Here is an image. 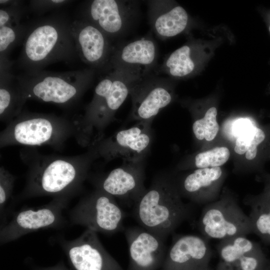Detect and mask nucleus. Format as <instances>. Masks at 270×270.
<instances>
[{"label": "nucleus", "instance_id": "c85d7f7f", "mask_svg": "<svg viewBox=\"0 0 270 270\" xmlns=\"http://www.w3.org/2000/svg\"><path fill=\"white\" fill-rule=\"evenodd\" d=\"M0 27L20 24L26 12L22 1L0 0Z\"/></svg>", "mask_w": 270, "mask_h": 270}, {"label": "nucleus", "instance_id": "72a5a7b5", "mask_svg": "<svg viewBox=\"0 0 270 270\" xmlns=\"http://www.w3.org/2000/svg\"><path fill=\"white\" fill-rule=\"evenodd\" d=\"M217 270H235L228 266L224 264L222 262H220L218 264Z\"/></svg>", "mask_w": 270, "mask_h": 270}, {"label": "nucleus", "instance_id": "f704fd0d", "mask_svg": "<svg viewBox=\"0 0 270 270\" xmlns=\"http://www.w3.org/2000/svg\"><path fill=\"white\" fill-rule=\"evenodd\" d=\"M268 183L267 186L270 187V178H267Z\"/></svg>", "mask_w": 270, "mask_h": 270}, {"label": "nucleus", "instance_id": "e433bc0d", "mask_svg": "<svg viewBox=\"0 0 270 270\" xmlns=\"http://www.w3.org/2000/svg\"><path fill=\"white\" fill-rule=\"evenodd\" d=\"M269 30H270V26L269 27Z\"/></svg>", "mask_w": 270, "mask_h": 270}, {"label": "nucleus", "instance_id": "f03ea898", "mask_svg": "<svg viewBox=\"0 0 270 270\" xmlns=\"http://www.w3.org/2000/svg\"><path fill=\"white\" fill-rule=\"evenodd\" d=\"M102 74L92 100L84 114L75 120V138L82 146H90L102 139L104 129L130 94L132 84L148 73L140 69L118 67L109 68Z\"/></svg>", "mask_w": 270, "mask_h": 270}, {"label": "nucleus", "instance_id": "4468645a", "mask_svg": "<svg viewBox=\"0 0 270 270\" xmlns=\"http://www.w3.org/2000/svg\"><path fill=\"white\" fill-rule=\"evenodd\" d=\"M76 270H124L105 250L97 232L86 229L78 238L62 243Z\"/></svg>", "mask_w": 270, "mask_h": 270}, {"label": "nucleus", "instance_id": "423d86ee", "mask_svg": "<svg viewBox=\"0 0 270 270\" xmlns=\"http://www.w3.org/2000/svg\"><path fill=\"white\" fill-rule=\"evenodd\" d=\"M96 72L89 68L58 72L42 70L16 77L26 100L32 99L68 107L79 101L92 84Z\"/></svg>", "mask_w": 270, "mask_h": 270}, {"label": "nucleus", "instance_id": "20e7f679", "mask_svg": "<svg viewBox=\"0 0 270 270\" xmlns=\"http://www.w3.org/2000/svg\"><path fill=\"white\" fill-rule=\"evenodd\" d=\"M76 134L75 120L54 114L22 111L1 132L0 146L48 145L58 150Z\"/></svg>", "mask_w": 270, "mask_h": 270}, {"label": "nucleus", "instance_id": "f3484780", "mask_svg": "<svg viewBox=\"0 0 270 270\" xmlns=\"http://www.w3.org/2000/svg\"><path fill=\"white\" fill-rule=\"evenodd\" d=\"M158 50L150 36L114 46L109 68H130L140 69L146 73L156 65Z\"/></svg>", "mask_w": 270, "mask_h": 270}, {"label": "nucleus", "instance_id": "a211bd4d", "mask_svg": "<svg viewBox=\"0 0 270 270\" xmlns=\"http://www.w3.org/2000/svg\"><path fill=\"white\" fill-rule=\"evenodd\" d=\"M124 162L110 172L98 188L114 198H130L136 203L146 191L144 170L140 162Z\"/></svg>", "mask_w": 270, "mask_h": 270}, {"label": "nucleus", "instance_id": "4c0bfd02", "mask_svg": "<svg viewBox=\"0 0 270 270\" xmlns=\"http://www.w3.org/2000/svg\"></svg>", "mask_w": 270, "mask_h": 270}, {"label": "nucleus", "instance_id": "f257e3e1", "mask_svg": "<svg viewBox=\"0 0 270 270\" xmlns=\"http://www.w3.org/2000/svg\"><path fill=\"white\" fill-rule=\"evenodd\" d=\"M20 157L28 166L26 186L20 195L22 198L70 196L82 187L96 158L90 148L84 154L62 156L43 154L27 146L20 151Z\"/></svg>", "mask_w": 270, "mask_h": 270}, {"label": "nucleus", "instance_id": "c756f323", "mask_svg": "<svg viewBox=\"0 0 270 270\" xmlns=\"http://www.w3.org/2000/svg\"><path fill=\"white\" fill-rule=\"evenodd\" d=\"M229 266L235 270H270V262L262 249L241 257Z\"/></svg>", "mask_w": 270, "mask_h": 270}, {"label": "nucleus", "instance_id": "473e14b6", "mask_svg": "<svg viewBox=\"0 0 270 270\" xmlns=\"http://www.w3.org/2000/svg\"><path fill=\"white\" fill-rule=\"evenodd\" d=\"M254 126L252 122L246 118L238 120L233 126V132L237 138L242 134Z\"/></svg>", "mask_w": 270, "mask_h": 270}, {"label": "nucleus", "instance_id": "b1692460", "mask_svg": "<svg viewBox=\"0 0 270 270\" xmlns=\"http://www.w3.org/2000/svg\"><path fill=\"white\" fill-rule=\"evenodd\" d=\"M192 50L190 46L184 45L173 52L163 61L160 72L174 78H182L192 74L196 67Z\"/></svg>", "mask_w": 270, "mask_h": 270}, {"label": "nucleus", "instance_id": "0eeeda50", "mask_svg": "<svg viewBox=\"0 0 270 270\" xmlns=\"http://www.w3.org/2000/svg\"><path fill=\"white\" fill-rule=\"evenodd\" d=\"M198 228L206 239L223 240L252 232L249 216L242 211L235 200L222 197L210 203L202 210Z\"/></svg>", "mask_w": 270, "mask_h": 270}, {"label": "nucleus", "instance_id": "2eb2a0df", "mask_svg": "<svg viewBox=\"0 0 270 270\" xmlns=\"http://www.w3.org/2000/svg\"><path fill=\"white\" fill-rule=\"evenodd\" d=\"M212 252L204 238L196 235L180 236L166 254L162 270H205Z\"/></svg>", "mask_w": 270, "mask_h": 270}, {"label": "nucleus", "instance_id": "a878e982", "mask_svg": "<svg viewBox=\"0 0 270 270\" xmlns=\"http://www.w3.org/2000/svg\"><path fill=\"white\" fill-rule=\"evenodd\" d=\"M266 138L264 130L254 126L237 138L234 152L238 154H246V158L248 160H254L257 155L258 146Z\"/></svg>", "mask_w": 270, "mask_h": 270}, {"label": "nucleus", "instance_id": "9d476101", "mask_svg": "<svg viewBox=\"0 0 270 270\" xmlns=\"http://www.w3.org/2000/svg\"><path fill=\"white\" fill-rule=\"evenodd\" d=\"M138 12L136 1L93 0L84 3L79 18L94 24L112 40L128 30Z\"/></svg>", "mask_w": 270, "mask_h": 270}, {"label": "nucleus", "instance_id": "5701e85b", "mask_svg": "<svg viewBox=\"0 0 270 270\" xmlns=\"http://www.w3.org/2000/svg\"><path fill=\"white\" fill-rule=\"evenodd\" d=\"M260 250L262 248L258 244L244 236L222 240L218 246L221 262L229 266H232L241 257Z\"/></svg>", "mask_w": 270, "mask_h": 270}, {"label": "nucleus", "instance_id": "412c9836", "mask_svg": "<svg viewBox=\"0 0 270 270\" xmlns=\"http://www.w3.org/2000/svg\"><path fill=\"white\" fill-rule=\"evenodd\" d=\"M0 70V119L8 124L22 112L26 100L12 69Z\"/></svg>", "mask_w": 270, "mask_h": 270}, {"label": "nucleus", "instance_id": "aec40b11", "mask_svg": "<svg viewBox=\"0 0 270 270\" xmlns=\"http://www.w3.org/2000/svg\"><path fill=\"white\" fill-rule=\"evenodd\" d=\"M222 175L220 167L197 168L183 180L182 191L194 202L212 201Z\"/></svg>", "mask_w": 270, "mask_h": 270}, {"label": "nucleus", "instance_id": "cd10ccee", "mask_svg": "<svg viewBox=\"0 0 270 270\" xmlns=\"http://www.w3.org/2000/svg\"><path fill=\"white\" fill-rule=\"evenodd\" d=\"M230 156V152L226 147H216L198 154L194 158V165L198 168L220 167Z\"/></svg>", "mask_w": 270, "mask_h": 270}, {"label": "nucleus", "instance_id": "bb28decb", "mask_svg": "<svg viewBox=\"0 0 270 270\" xmlns=\"http://www.w3.org/2000/svg\"><path fill=\"white\" fill-rule=\"evenodd\" d=\"M216 115V108L212 107L206 112L202 118L196 120L194 122L192 131L198 140L205 139L207 141H211L215 138L219 130Z\"/></svg>", "mask_w": 270, "mask_h": 270}, {"label": "nucleus", "instance_id": "6e6552de", "mask_svg": "<svg viewBox=\"0 0 270 270\" xmlns=\"http://www.w3.org/2000/svg\"><path fill=\"white\" fill-rule=\"evenodd\" d=\"M124 216L114 198L99 188L82 198L70 212L74 224L97 233L118 232Z\"/></svg>", "mask_w": 270, "mask_h": 270}, {"label": "nucleus", "instance_id": "1a4fd4ad", "mask_svg": "<svg viewBox=\"0 0 270 270\" xmlns=\"http://www.w3.org/2000/svg\"><path fill=\"white\" fill-rule=\"evenodd\" d=\"M152 120H142L128 128L117 132L90 146L96 158L105 162L119 158L124 162L140 163L146 154L151 142Z\"/></svg>", "mask_w": 270, "mask_h": 270}, {"label": "nucleus", "instance_id": "ddd939ff", "mask_svg": "<svg viewBox=\"0 0 270 270\" xmlns=\"http://www.w3.org/2000/svg\"><path fill=\"white\" fill-rule=\"evenodd\" d=\"M71 31L81 60L96 72H103L114 47L112 40L96 26L80 18L72 22Z\"/></svg>", "mask_w": 270, "mask_h": 270}, {"label": "nucleus", "instance_id": "393cba45", "mask_svg": "<svg viewBox=\"0 0 270 270\" xmlns=\"http://www.w3.org/2000/svg\"><path fill=\"white\" fill-rule=\"evenodd\" d=\"M28 27V24H24L0 27V63L9 61L10 51L22 44Z\"/></svg>", "mask_w": 270, "mask_h": 270}, {"label": "nucleus", "instance_id": "c9c22d12", "mask_svg": "<svg viewBox=\"0 0 270 270\" xmlns=\"http://www.w3.org/2000/svg\"><path fill=\"white\" fill-rule=\"evenodd\" d=\"M210 270V268H207V269H206V270Z\"/></svg>", "mask_w": 270, "mask_h": 270}, {"label": "nucleus", "instance_id": "7ed1b4c3", "mask_svg": "<svg viewBox=\"0 0 270 270\" xmlns=\"http://www.w3.org/2000/svg\"><path fill=\"white\" fill-rule=\"evenodd\" d=\"M72 22L66 14L56 12L28 24L17 61L24 74L43 70L48 65L60 61L70 62L78 56Z\"/></svg>", "mask_w": 270, "mask_h": 270}, {"label": "nucleus", "instance_id": "f8f14e48", "mask_svg": "<svg viewBox=\"0 0 270 270\" xmlns=\"http://www.w3.org/2000/svg\"><path fill=\"white\" fill-rule=\"evenodd\" d=\"M130 94L132 102L130 117L138 121L152 120L172 99L168 79L151 72L132 84Z\"/></svg>", "mask_w": 270, "mask_h": 270}, {"label": "nucleus", "instance_id": "6ab92c4d", "mask_svg": "<svg viewBox=\"0 0 270 270\" xmlns=\"http://www.w3.org/2000/svg\"><path fill=\"white\" fill-rule=\"evenodd\" d=\"M148 16L152 31L160 40L176 36L186 30L188 14L180 6H172L164 0L148 1Z\"/></svg>", "mask_w": 270, "mask_h": 270}, {"label": "nucleus", "instance_id": "7c9ffc66", "mask_svg": "<svg viewBox=\"0 0 270 270\" xmlns=\"http://www.w3.org/2000/svg\"><path fill=\"white\" fill-rule=\"evenodd\" d=\"M15 176L3 166L0 167V210L12 195Z\"/></svg>", "mask_w": 270, "mask_h": 270}, {"label": "nucleus", "instance_id": "4be33fe9", "mask_svg": "<svg viewBox=\"0 0 270 270\" xmlns=\"http://www.w3.org/2000/svg\"><path fill=\"white\" fill-rule=\"evenodd\" d=\"M250 211L248 216L252 232L263 242L270 244V187L264 193L248 202Z\"/></svg>", "mask_w": 270, "mask_h": 270}, {"label": "nucleus", "instance_id": "9b49d317", "mask_svg": "<svg viewBox=\"0 0 270 270\" xmlns=\"http://www.w3.org/2000/svg\"><path fill=\"white\" fill-rule=\"evenodd\" d=\"M70 196L54 198L50 203L40 207L26 208L17 212L0 229L1 244L40 229L54 228L62 224V211Z\"/></svg>", "mask_w": 270, "mask_h": 270}, {"label": "nucleus", "instance_id": "2f4dec72", "mask_svg": "<svg viewBox=\"0 0 270 270\" xmlns=\"http://www.w3.org/2000/svg\"><path fill=\"white\" fill-rule=\"evenodd\" d=\"M70 2L71 1L66 0H30L29 8L32 12L42 14L52 10L59 9Z\"/></svg>", "mask_w": 270, "mask_h": 270}, {"label": "nucleus", "instance_id": "dca6fc26", "mask_svg": "<svg viewBox=\"0 0 270 270\" xmlns=\"http://www.w3.org/2000/svg\"><path fill=\"white\" fill-rule=\"evenodd\" d=\"M125 235L130 255L128 270H157L166 252L164 239L142 227L128 228Z\"/></svg>", "mask_w": 270, "mask_h": 270}, {"label": "nucleus", "instance_id": "39448f33", "mask_svg": "<svg viewBox=\"0 0 270 270\" xmlns=\"http://www.w3.org/2000/svg\"><path fill=\"white\" fill-rule=\"evenodd\" d=\"M135 204V216L142 227L164 240L190 214L176 188L164 178L156 180Z\"/></svg>", "mask_w": 270, "mask_h": 270}]
</instances>
